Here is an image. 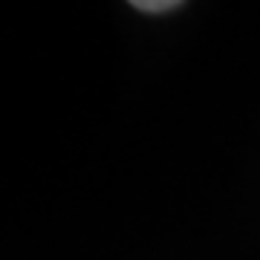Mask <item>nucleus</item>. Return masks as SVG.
<instances>
[{
  "instance_id": "obj_1",
  "label": "nucleus",
  "mask_w": 260,
  "mask_h": 260,
  "mask_svg": "<svg viewBox=\"0 0 260 260\" xmlns=\"http://www.w3.org/2000/svg\"><path fill=\"white\" fill-rule=\"evenodd\" d=\"M133 6L142 9V12H168V9H177L179 3L177 0H162V3H142V0H136Z\"/></svg>"
}]
</instances>
